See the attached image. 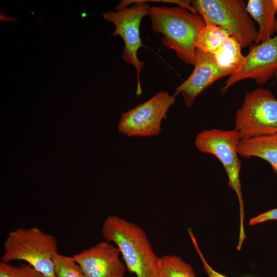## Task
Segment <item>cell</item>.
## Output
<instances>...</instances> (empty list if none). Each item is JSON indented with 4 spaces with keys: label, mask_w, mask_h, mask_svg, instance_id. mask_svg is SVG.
<instances>
[{
    "label": "cell",
    "mask_w": 277,
    "mask_h": 277,
    "mask_svg": "<svg viewBox=\"0 0 277 277\" xmlns=\"http://www.w3.org/2000/svg\"><path fill=\"white\" fill-rule=\"evenodd\" d=\"M102 235L118 248L128 271L137 277H160V257L155 253L145 231L118 216L105 220Z\"/></svg>",
    "instance_id": "6da1fadb"
},
{
    "label": "cell",
    "mask_w": 277,
    "mask_h": 277,
    "mask_svg": "<svg viewBox=\"0 0 277 277\" xmlns=\"http://www.w3.org/2000/svg\"><path fill=\"white\" fill-rule=\"evenodd\" d=\"M148 16L153 31L164 35L162 44L186 64L194 65L198 35L206 25L203 17L180 6H161L150 7Z\"/></svg>",
    "instance_id": "7a4b0ae2"
},
{
    "label": "cell",
    "mask_w": 277,
    "mask_h": 277,
    "mask_svg": "<svg viewBox=\"0 0 277 277\" xmlns=\"http://www.w3.org/2000/svg\"><path fill=\"white\" fill-rule=\"evenodd\" d=\"M57 252L56 238L35 227L11 231L4 243L1 262L25 261L45 277H55L53 258Z\"/></svg>",
    "instance_id": "3957f363"
},
{
    "label": "cell",
    "mask_w": 277,
    "mask_h": 277,
    "mask_svg": "<svg viewBox=\"0 0 277 277\" xmlns=\"http://www.w3.org/2000/svg\"><path fill=\"white\" fill-rule=\"evenodd\" d=\"M191 6L206 24L221 27L240 43L242 48L255 43L258 30L243 0H193Z\"/></svg>",
    "instance_id": "277c9868"
},
{
    "label": "cell",
    "mask_w": 277,
    "mask_h": 277,
    "mask_svg": "<svg viewBox=\"0 0 277 277\" xmlns=\"http://www.w3.org/2000/svg\"><path fill=\"white\" fill-rule=\"evenodd\" d=\"M240 140L234 129L206 130L196 136L195 144L201 152L215 156L222 163L228 177V186L236 193L240 205V233L239 241L243 242L246 238L244 228V201L240 179L241 161L239 158L237 147Z\"/></svg>",
    "instance_id": "5b68a950"
},
{
    "label": "cell",
    "mask_w": 277,
    "mask_h": 277,
    "mask_svg": "<svg viewBox=\"0 0 277 277\" xmlns=\"http://www.w3.org/2000/svg\"><path fill=\"white\" fill-rule=\"evenodd\" d=\"M150 7L145 0H125L119 3L116 8V11H108L103 14L105 19L112 23L115 26L112 35L120 36L124 42L123 59L133 66L136 69L137 95L142 93L140 73L145 64L138 60L137 52L140 48H147L142 43L140 26L142 18L148 15Z\"/></svg>",
    "instance_id": "8992f818"
},
{
    "label": "cell",
    "mask_w": 277,
    "mask_h": 277,
    "mask_svg": "<svg viewBox=\"0 0 277 277\" xmlns=\"http://www.w3.org/2000/svg\"><path fill=\"white\" fill-rule=\"evenodd\" d=\"M234 121L240 140L277 133V99L263 88L247 92Z\"/></svg>",
    "instance_id": "52a82bcc"
},
{
    "label": "cell",
    "mask_w": 277,
    "mask_h": 277,
    "mask_svg": "<svg viewBox=\"0 0 277 277\" xmlns=\"http://www.w3.org/2000/svg\"><path fill=\"white\" fill-rule=\"evenodd\" d=\"M175 97L161 91L144 103L123 112L118 124L120 133L130 137H148L160 134L161 123L167 118Z\"/></svg>",
    "instance_id": "ba28073f"
},
{
    "label": "cell",
    "mask_w": 277,
    "mask_h": 277,
    "mask_svg": "<svg viewBox=\"0 0 277 277\" xmlns=\"http://www.w3.org/2000/svg\"><path fill=\"white\" fill-rule=\"evenodd\" d=\"M276 72L277 34L251 48L241 67L228 76L221 92L225 93L232 86L247 78L263 84L275 76Z\"/></svg>",
    "instance_id": "9c48e42d"
},
{
    "label": "cell",
    "mask_w": 277,
    "mask_h": 277,
    "mask_svg": "<svg viewBox=\"0 0 277 277\" xmlns=\"http://www.w3.org/2000/svg\"><path fill=\"white\" fill-rule=\"evenodd\" d=\"M118 248L102 241L73 255V260L86 277H125L126 266L120 259Z\"/></svg>",
    "instance_id": "30bf717a"
},
{
    "label": "cell",
    "mask_w": 277,
    "mask_h": 277,
    "mask_svg": "<svg viewBox=\"0 0 277 277\" xmlns=\"http://www.w3.org/2000/svg\"><path fill=\"white\" fill-rule=\"evenodd\" d=\"M231 73L220 67L210 53L196 49L194 69L189 77L175 89L173 95L181 94L186 105L191 107L197 96L217 80Z\"/></svg>",
    "instance_id": "8fae6325"
},
{
    "label": "cell",
    "mask_w": 277,
    "mask_h": 277,
    "mask_svg": "<svg viewBox=\"0 0 277 277\" xmlns=\"http://www.w3.org/2000/svg\"><path fill=\"white\" fill-rule=\"evenodd\" d=\"M237 151L244 158L256 157L266 161L277 173V133L240 140Z\"/></svg>",
    "instance_id": "7c38bea8"
},
{
    "label": "cell",
    "mask_w": 277,
    "mask_h": 277,
    "mask_svg": "<svg viewBox=\"0 0 277 277\" xmlns=\"http://www.w3.org/2000/svg\"><path fill=\"white\" fill-rule=\"evenodd\" d=\"M247 9L259 24L258 36L254 44L264 42L277 33V7L274 0H249Z\"/></svg>",
    "instance_id": "4fadbf2b"
},
{
    "label": "cell",
    "mask_w": 277,
    "mask_h": 277,
    "mask_svg": "<svg viewBox=\"0 0 277 277\" xmlns=\"http://www.w3.org/2000/svg\"><path fill=\"white\" fill-rule=\"evenodd\" d=\"M242 48L238 41L230 36L211 55L220 67L232 74L241 67L245 61Z\"/></svg>",
    "instance_id": "5bb4252c"
},
{
    "label": "cell",
    "mask_w": 277,
    "mask_h": 277,
    "mask_svg": "<svg viewBox=\"0 0 277 277\" xmlns=\"http://www.w3.org/2000/svg\"><path fill=\"white\" fill-rule=\"evenodd\" d=\"M230 36L225 29L216 25L206 24L199 34L196 49L212 54Z\"/></svg>",
    "instance_id": "9a60e30c"
},
{
    "label": "cell",
    "mask_w": 277,
    "mask_h": 277,
    "mask_svg": "<svg viewBox=\"0 0 277 277\" xmlns=\"http://www.w3.org/2000/svg\"><path fill=\"white\" fill-rule=\"evenodd\" d=\"M160 277H195L192 266L179 256L165 255L160 257Z\"/></svg>",
    "instance_id": "2e32d148"
},
{
    "label": "cell",
    "mask_w": 277,
    "mask_h": 277,
    "mask_svg": "<svg viewBox=\"0 0 277 277\" xmlns=\"http://www.w3.org/2000/svg\"><path fill=\"white\" fill-rule=\"evenodd\" d=\"M55 277H86L72 256L56 253L53 258Z\"/></svg>",
    "instance_id": "e0dca14e"
},
{
    "label": "cell",
    "mask_w": 277,
    "mask_h": 277,
    "mask_svg": "<svg viewBox=\"0 0 277 277\" xmlns=\"http://www.w3.org/2000/svg\"><path fill=\"white\" fill-rule=\"evenodd\" d=\"M0 277H45L28 264L20 266L11 265L8 263L1 262Z\"/></svg>",
    "instance_id": "ac0fdd59"
},
{
    "label": "cell",
    "mask_w": 277,
    "mask_h": 277,
    "mask_svg": "<svg viewBox=\"0 0 277 277\" xmlns=\"http://www.w3.org/2000/svg\"><path fill=\"white\" fill-rule=\"evenodd\" d=\"M188 233L189 237L191 240L194 248L197 252L203 265L204 270L208 277H227L226 275H223L222 273L215 270L213 269L208 263L207 262L205 258L204 257L199 246L197 243V240L193 234L192 230L191 228L188 229Z\"/></svg>",
    "instance_id": "d6986e66"
},
{
    "label": "cell",
    "mask_w": 277,
    "mask_h": 277,
    "mask_svg": "<svg viewBox=\"0 0 277 277\" xmlns=\"http://www.w3.org/2000/svg\"><path fill=\"white\" fill-rule=\"evenodd\" d=\"M270 220H277V208L251 218L249 223L252 226Z\"/></svg>",
    "instance_id": "ffe728a7"
},
{
    "label": "cell",
    "mask_w": 277,
    "mask_h": 277,
    "mask_svg": "<svg viewBox=\"0 0 277 277\" xmlns=\"http://www.w3.org/2000/svg\"><path fill=\"white\" fill-rule=\"evenodd\" d=\"M274 3L276 7H277V0H274Z\"/></svg>",
    "instance_id": "44dd1931"
},
{
    "label": "cell",
    "mask_w": 277,
    "mask_h": 277,
    "mask_svg": "<svg viewBox=\"0 0 277 277\" xmlns=\"http://www.w3.org/2000/svg\"><path fill=\"white\" fill-rule=\"evenodd\" d=\"M275 76L277 77V72H276Z\"/></svg>",
    "instance_id": "7402d4cb"
}]
</instances>
